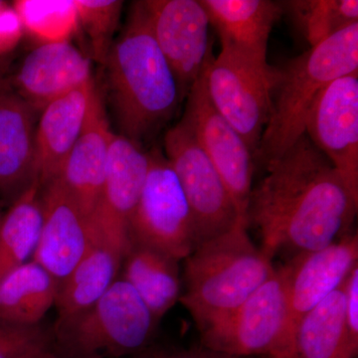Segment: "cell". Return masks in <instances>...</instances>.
I'll return each mask as SVG.
<instances>
[{
  "instance_id": "cell-22",
  "label": "cell",
  "mask_w": 358,
  "mask_h": 358,
  "mask_svg": "<svg viewBox=\"0 0 358 358\" xmlns=\"http://www.w3.org/2000/svg\"><path fill=\"white\" fill-rule=\"evenodd\" d=\"M122 257L103 242L90 236L83 258L70 275L59 284L55 307L57 322L88 310L117 281Z\"/></svg>"
},
{
  "instance_id": "cell-8",
  "label": "cell",
  "mask_w": 358,
  "mask_h": 358,
  "mask_svg": "<svg viewBox=\"0 0 358 358\" xmlns=\"http://www.w3.org/2000/svg\"><path fill=\"white\" fill-rule=\"evenodd\" d=\"M164 145V155L192 212L195 247L244 220L215 166L182 119L167 131Z\"/></svg>"
},
{
  "instance_id": "cell-28",
  "label": "cell",
  "mask_w": 358,
  "mask_h": 358,
  "mask_svg": "<svg viewBox=\"0 0 358 358\" xmlns=\"http://www.w3.org/2000/svg\"><path fill=\"white\" fill-rule=\"evenodd\" d=\"M78 25L90 40L93 58L105 62L121 18L122 2L117 0H75Z\"/></svg>"
},
{
  "instance_id": "cell-33",
  "label": "cell",
  "mask_w": 358,
  "mask_h": 358,
  "mask_svg": "<svg viewBox=\"0 0 358 358\" xmlns=\"http://www.w3.org/2000/svg\"><path fill=\"white\" fill-rule=\"evenodd\" d=\"M11 62H13V56H3L0 57V84L6 79V75L10 69Z\"/></svg>"
},
{
  "instance_id": "cell-2",
  "label": "cell",
  "mask_w": 358,
  "mask_h": 358,
  "mask_svg": "<svg viewBox=\"0 0 358 358\" xmlns=\"http://www.w3.org/2000/svg\"><path fill=\"white\" fill-rule=\"evenodd\" d=\"M108 96L119 134L141 145L166 124L183 100L155 41L141 1L106 57Z\"/></svg>"
},
{
  "instance_id": "cell-19",
  "label": "cell",
  "mask_w": 358,
  "mask_h": 358,
  "mask_svg": "<svg viewBox=\"0 0 358 358\" xmlns=\"http://www.w3.org/2000/svg\"><path fill=\"white\" fill-rule=\"evenodd\" d=\"M222 49L257 64L267 65L273 26L285 13L272 0H200Z\"/></svg>"
},
{
  "instance_id": "cell-25",
  "label": "cell",
  "mask_w": 358,
  "mask_h": 358,
  "mask_svg": "<svg viewBox=\"0 0 358 358\" xmlns=\"http://www.w3.org/2000/svg\"><path fill=\"white\" fill-rule=\"evenodd\" d=\"M42 222L43 211L36 182L9 205L0 219V280L32 258Z\"/></svg>"
},
{
  "instance_id": "cell-14",
  "label": "cell",
  "mask_w": 358,
  "mask_h": 358,
  "mask_svg": "<svg viewBox=\"0 0 358 358\" xmlns=\"http://www.w3.org/2000/svg\"><path fill=\"white\" fill-rule=\"evenodd\" d=\"M358 265L357 232L345 234L324 248L299 254L284 264L289 310V327L338 289Z\"/></svg>"
},
{
  "instance_id": "cell-26",
  "label": "cell",
  "mask_w": 358,
  "mask_h": 358,
  "mask_svg": "<svg viewBox=\"0 0 358 358\" xmlns=\"http://www.w3.org/2000/svg\"><path fill=\"white\" fill-rule=\"evenodd\" d=\"M282 4L310 47L358 23L357 0H294Z\"/></svg>"
},
{
  "instance_id": "cell-15",
  "label": "cell",
  "mask_w": 358,
  "mask_h": 358,
  "mask_svg": "<svg viewBox=\"0 0 358 358\" xmlns=\"http://www.w3.org/2000/svg\"><path fill=\"white\" fill-rule=\"evenodd\" d=\"M43 222L31 260L60 284L90 244L88 220L57 179L40 187Z\"/></svg>"
},
{
  "instance_id": "cell-29",
  "label": "cell",
  "mask_w": 358,
  "mask_h": 358,
  "mask_svg": "<svg viewBox=\"0 0 358 358\" xmlns=\"http://www.w3.org/2000/svg\"><path fill=\"white\" fill-rule=\"evenodd\" d=\"M51 348L52 334L41 324L25 327L0 322V358H27Z\"/></svg>"
},
{
  "instance_id": "cell-13",
  "label": "cell",
  "mask_w": 358,
  "mask_h": 358,
  "mask_svg": "<svg viewBox=\"0 0 358 358\" xmlns=\"http://www.w3.org/2000/svg\"><path fill=\"white\" fill-rule=\"evenodd\" d=\"M305 134L358 199V72L334 80L320 94Z\"/></svg>"
},
{
  "instance_id": "cell-4",
  "label": "cell",
  "mask_w": 358,
  "mask_h": 358,
  "mask_svg": "<svg viewBox=\"0 0 358 358\" xmlns=\"http://www.w3.org/2000/svg\"><path fill=\"white\" fill-rule=\"evenodd\" d=\"M358 72V23L341 30L280 69L277 96L255 159L264 166L282 157L301 136L313 103L334 80Z\"/></svg>"
},
{
  "instance_id": "cell-36",
  "label": "cell",
  "mask_w": 358,
  "mask_h": 358,
  "mask_svg": "<svg viewBox=\"0 0 358 358\" xmlns=\"http://www.w3.org/2000/svg\"><path fill=\"white\" fill-rule=\"evenodd\" d=\"M1 215H2V213H1V212H0V219H1Z\"/></svg>"
},
{
  "instance_id": "cell-27",
  "label": "cell",
  "mask_w": 358,
  "mask_h": 358,
  "mask_svg": "<svg viewBox=\"0 0 358 358\" xmlns=\"http://www.w3.org/2000/svg\"><path fill=\"white\" fill-rule=\"evenodd\" d=\"M13 7L23 29L43 43L68 41L78 26L75 0H18Z\"/></svg>"
},
{
  "instance_id": "cell-5",
  "label": "cell",
  "mask_w": 358,
  "mask_h": 358,
  "mask_svg": "<svg viewBox=\"0 0 358 358\" xmlns=\"http://www.w3.org/2000/svg\"><path fill=\"white\" fill-rule=\"evenodd\" d=\"M157 324L134 289L117 278L88 310L56 322L52 345L59 358H117L143 350Z\"/></svg>"
},
{
  "instance_id": "cell-7",
  "label": "cell",
  "mask_w": 358,
  "mask_h": 358,
  "mask_svg": "<svg viewBox=\"0 0 358 358\" xmlns=\"http://www.w3.org/2000/svg\"><path fill=\"white\" fill-rule=\"evenodd\" d=\"M203 73L214 108L242 136L255 159L279 83V68L221 50Z\"/></svg>"
},
{
  "instance_id": "cell-11",
  "label": "cell",
  "mask_w": 358,
  "mask_h": 358,
  "mask_svg": "<svg viewBox=\"0 0 358 358\" xmlns=\"http://www.w3.org/2000/svg\"><path fill=\"white\" fill-rule=\"evenodd\" d=\"M186 98L182 120L222 178L240 217L247 221L253 189L254 155L242 136L214 108L207 94L204 73Z\"/></svg>"
},
{
  "instance_id": "cell-3",
  "label": "cell",
  "mask_w": 358,
  "mask_h": 358,
  "mask_svg": "<svg viewBox=\"0 0 358 358\" xmlns=\"http://www.w3.org/2000/svg\"><path fill=\"white\" fill-rule=\"evenodd\" d=\"M240 219L185 259V293L179 301L200 333L239 308L275 271L273 258L250 239Z\"/></svg>"
},
{
  "instance_id": "cell-12",
  "label": "cell",
  "mask_w": 358,
  "mask_h": 358,
  "mask_svg": "<svg viewBox=\"0 0 358 358\" xmlns=\"http://www.w3.org/2000/svg\"><path fill=\"white\" fill-rule=\"evenodd\" d=\"M141 4L185 99L214 58L206 10L200 0H145Z\"/></svg>"
},
{
  "instance_id": "cell-20",
  "label": "cell",
  "mask_w": 358,
  "mask_h": 358,
  "mask_svg": "<svg viewBox=\"0 0 358 358\" xmlns=\"http://www.w3.org/2000/svg\"><path fill=\"white\" fill-rule=\"evenodd\" d=\"M94 86L92 79L84 86L49 103L40 113L35 131L39 187L51 182L60 174L83 129Z\"/></svg>"
},
{
  "instance_id": "cell-9",
  "label": "cell",
  "mask_w": 358,
  "mask_h": 358,
  "mask_svg": "<svg viewBox=\"0 0 358 358\" xmlns=\"http://www.w3.org/2000/svg\"><path fill=\"white\" fill-rule=\"evenodd\" d=\"M150 166L129 225V241L185 260L195 248L192 212L173 169L159 150Z\"/></svg>"
},
{
  "instance_id": "cell-35",
  "label": "cell",
  "mask_w": 358,
  "mask_h": 358,
  "mask_svg": "<svg viewBox=\"0 0 358 358\" xmlns=\"http://www.w3.org/2000/svg\"><path fill=\"white\" fill-rule=\"evenodd\" d=\"M7 6L6 2H4V1H0V9H1V8H2V7H4V6Z\"/></svg>"
},
{
  "instance_id": "cell-31",
  "label": "cell",
  "mask_w": 358,
  "mask_h": 358,
  "mask_svg": "<svg viewBox=\"0 0 358 358\" xmlns=\"http://www.w3.org/2000/svg\"><path fill=\"white\" fill-rule=\"evenodd\" d=\"M22 24L13 7L0 9V57L13 54L22 36Z\"/></svg>"
},
{
  "instance_id": "cell-1",
  "label": "cell",
  "mask_w": 358,
  "mask_h": 358,
  "mask_svg": "<svg viewBox=\"0 0 358 358\" xmlns=\"http://www.w3.org/2000/svg\"><path fill=\"white\" fill-rule=\"evenodd\" d=\"M266 169L250 195L247 222L258 228L268 256L292 258L350 232L358 199L306 134Z\"/></svg>"
},
{
  "instance_id": "cell-24",
  "label": "cell",
  "mask_w": 358,
  "mask_h": 358,
  "mask_svg": "<svg viewBox=\"0 0 358 358\" xmlns=\"http://www.w3.org/2000/svg\"><path fill=\"white\" fill-rule=\"evenodd\" d=\"M59 284L39 264L28 261L0 280V322L37 326L55 306Z\"/></svg>"
},
{
  "instance_id": "cell-21",
  "label": "cell",
  "mask_w": 358,
  "mask_h": 358,
  "mask_svg": "<svg viewBox=\"0 0 358 358\" xmlns=\"http://www.w3.org/2000/svg\"><path fill=\"white\" fill-rule=\"evenodd\" d=\"M122 270V279L138 294L157 322L182 294L178 261L157 250L131 242Z\"/></svg>"
},
{
  "instance_id": "cell-10",
  "label": "cell",
  "mask_w": 358,
  "mask_h": 358,
  "mask_svg": "<svg viewBox=\"0 0 358 358\" xmlns=\"http://www.w3.org/2000/svg\"><path fill=\"white\" fill-rule=\"evenodd\" d=\"M148 166L150 155L141 145L112 134L107 176L88 225L90 236L114 249L122 259L131 243L129 220L143 192Z\"/></svg>"
},
{
  "instance_id": "cell-16",
  "label": "cell",
  "mask_w": 358,
  "mask_h": 358,
  "mask_svg": "<svg viewBox=\"0 0 358 358\" xmlns=\"http://www.w3.org/2000/svg\"><path fill=\"white\" fill-rule=\"evenodd\" d=\"M92 80L91 60L69 41L30 51L7 83L38 114L49 103Z\"/></svg>"
},
{
  "instance_id": "cell-23",
  "label": "cell",
  "mask_w": 358,
  "mask_h": 358,
  "mask_svg": "<svg viewBox=\"0 0 358 358\" xmlns=\"http://www.w3.org/2000/svg\"><path fill=\"white\" fill-rule=\"evenodd\" d=\"M345 282L296 324L294 358L357 357L346 329Z\"/></svg>"
},
{
  "instance_id": "cell-18",
  "label": "cell",
  "mask_w": 358,
  "mask_h": 358,
  "mask_svg": "<svg viewBox=\"0 0 358 358\" xmlns=\"http://www.w3.org/2000/svg\"><path fill=\"white\" fill-rule=\"evenodd\" d=\"M37 114L6 79L0 84V199L9 205L37 182Z\"/></svg>"
},
{
  "instance_id": "cell-6",
  "label": "cell",
  "mask_w": 358,
  "mask_h": 358,
  "mask_svg": "<svg viewBox=\"0 0 358 358\" xmlns=\"http://www.w3.org/2000/svg\"><path fill=\"white\" fill-rule=\"evenodd\" d=\"M202 346L230 357L294 358L285 266L234 312L201 331Z\"/></svg>"
},
{
  "instance_id": "cell-32",
  "label": "cell",
  "mask_w": 358,
  "mask_h": 358,
  "mask_svg": "<svg viewBox=\"0 0 358 358\" xmlns=\"http://www.w3.org/2000/svg\"><path fill=\"white\" fill-rule=\"evenodd\" d=\"M150 358H237L223 353L213 352L202 346L196 350H185V352H178L171 353H160Z\"/></svg>"
},
{
  "instance_id": "cell-34",
  "label": "cell",
  "mask_w": 358,
  "mask_h": 358,
  "mask_svg": "<svg viewBox=\"0 0 358 358\" xmlns=\"http://www.w3.org/2000/svg\"><path fill=\"white\" fill-rule=\"evenodd\" d=\"M27 358H59L58 355L54 352L53 348H46V350H40L36 353H33Z\"/></svg>"
},
{
  "instance_id": "cell-30",
  "label": "cell",
  "mask_w": 358,
  "mask_h": 358,
  "mask_svg": "<svg viewBox=\"0 0 358 358\" xmlns=\"http://www.w3.org/2000/svg\"><path fill=\"white\" fill-rule=\"evenodd\" d=\"M345 317L350 343L358 352V265L345 282Z\"/></svg>"
},
{
  "instance_id": "cell-17",
  "label": "cell",
  "mask_w": 358,
  "mask_h": 358,
  "mask_svg": "<svg viewBox=\"0 0 358 358\" xmlns=\"http://www.w3.org/2000/svg\"><path fill=\"white\" fill-rule=\"evenodd\" d=\"M112 134L102 98L94 86L82 133L56 178L87 220L95 210L107 176Z\"/></svg>"
}]
</instances>
